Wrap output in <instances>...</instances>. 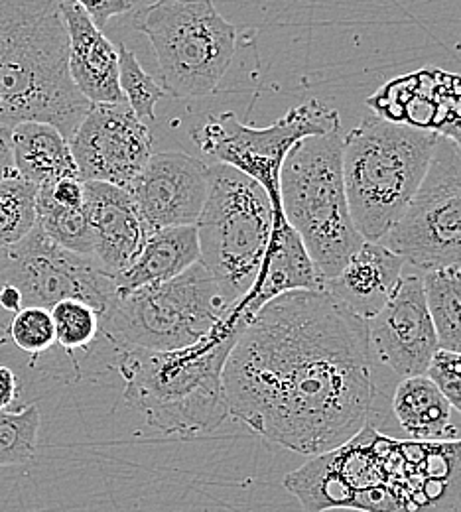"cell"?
<instances>
[{
    "label": "cell",
    "instance_id": "1",
    "mask_svg": "<svg viewBox=\"0 0 461 512\" xmlns=\"http://www.w3.org/2000/svg\"><path fill=\"white\" fill-rule=\"evenodd\" d=\"M223 388L229 416L266 442L302 455L339 448L379 396L367 321L328 290L276 296L239 333Z\"/></svg>",
    "mask_w": 461,
    "mask_h": 512
},
{
    "label": "cell",
    "instance_id": "2",
    "mask_svg": "<svg viewBox=\"0 0 461 512\" xmlns=\"http://www.w3.org/2000/svg\"><path fill=\"white\" fill-rule=\"evenodd\" d=\"M247 321L233 308L209 335L190 347L123 349L117 371L125 381V400L150 428L168 438L192 440L213 434L229 418L223 369Z\"/></svg>",
    "mask_w": 461,
    "mask_h": 512
},
{
    "label": "cell",
    "instance_id": "3",
    "mask_svg": "<svg viewBox=\"0 0 461 512\" xmlns=\"http://www.w3.org/2000/svg\"><path fill=\"white\" fill-rule=\"evenodd\" d=\"M58 4L0 0V123H48L67 140L91 107L75 87Z\"/></svg>",
    "mask_w": 461,
    "mask_h": 512
},
{
    "label": "cell",
    "instance_id": "4",
    "mask_svg": "<svg viewBox=\"0 0 461 512\" xmlns=\"http://www.w3.org/2000/svg\"><path fill=\"white\" fill-rule=\"evenodd\" d=\"M440 136L365 115L343 136L341 168L351 219L365 241H381L408 209Z\"/></svg>",
    "mask_w": 461,
    "mask_h": 512
},
{
    "label": "cell",
    "instance_id": "5",
    "mask_svg": "<svg viewBox=\"0 0 461 512\" xmlns=\"http://www.w3.org/2000/svg\"><path fill=\"white\" fill-rule=\"evenodd\" d=\"M341 127L298 140L280 170V203L286 221L324 274L333 278L361 245L343 182Z\"/></svg>",
    "mask_w": 461,
    "mask_h": 512
},
{
    "label": "cell",
    "instance_id": "6",
    "mask_svg": "<svg viewBox=\"0 0 461 512\" xmlns=\"http://www.w3.org/2000/svg\"><path fill=\"white\" fill-rule=\"evenodd\" d=\"M235 306L198 260L172 280L117 294L101 316V331L119 351H174L209 335Z\"/></svg>",
    "mask_w": 461,
    "mask_h": 512
},
{
    "label": "cell",
    "instance_id": "7",
    "mask_svg": "<svg viewBox=\"0 0 461 512\" xmlns=\"http://www.w3.org/2000/svg\"><path fill=\"white\" fill-rule=\"evenodd\" d=\"M199 213V262L239 302L257 282L272 235V203L247 174L213 162Z\"/></svg>",
    "mask_w": 461,
    "mask_h": 512
},
{
    "label": "cell",
    "instance_id": "8",
    "mask_svg": "<svg viewBox=\"0 0 461 512\" xmlns=\"http://www.w3.org/2000/svg\"><path fill=\"white\" fill-rule=\"evenodd\" d=\"M156 56L162 89L176 99L217 91L237 52V28L211 0H154L134 16Z\"/></svg>",
    "mask_w": 461,
    "mask_h": 512
},
{
    "label": "cell",
    "instance_id": "9",
    "mask_svg": "<svg viewBox=\"0 0 461 512\" xmlns=\"http://www.w3.org/2000/svg\"><path fill=\"white\" fill-rule=\"evenodd\" d=\"M117 296L115 278L93 258L54 243L38 225L18 243L0 249V325L24 308H48L75 298L105 314Z\"/></svg>",
    "mask_w": 461,
    "mask_h": 512
},
{
    "label": "cell",
    "instance_id": "10",
    "mask_svg": "<svg viewBox=\"0 0 461 512\" xmlns=\"http://www.w3.org/2000/svg\"><path fill=\"white\" fill-rule=\"evenodd\" d=\"M339 127V113L333 107L310 99L264 128L241 123L235 113L207 115L192 128V138L213 162L257 180L268 193L272 209H282L280 170L290 148L302 138L328 134Z\"/></svg>",
    "mask_w": 461,
    "mask_h": 512
},
{
    "label": "cell",
    "instance_id": "11",
    "mask_svg": "<svg viewBox=\"0 0 461 512\" xmlns=\"http://www.w3.org/2000/svg\"><path fill=\"white\" fill-rule=\"evenodd\" d=\"M418 272L461 266V152L440 136L428 174L395 227L381 239Z\"/></svg>",
    "mask_w": 461,
    "mask_h": 512
},
{
    "label": "cell",
    "instance_id": "12",
    "mask_svg": "<svg viewBox=\"0 0 461 512\" xmlns=\"http://www.w3.org/2000/svg\"><path fill=\"white\" fill-rule=\"evenodd\" d=\"M73 160L83 182H107L129 188L146 166L152 134L129 103H91L69 136Z\"/></svg>",
    "mask_w": 461,
    "mask_h": 512
},
{
    "label": "cell",
    "instance_id": "13",
    "mask_svg": "<svg viewBox=\"0 0 461 512\" xmlns=\"http://www.w3.org/2000/svg\"><path fill=\"white\" fill-rule=\"evenodd\" d=\"M367 333L377 367L389 369L398 381L426 375L440 345L426 304L422 272L404 268L389 302L367 320Z\"/></svg>",
    "mask_w": 461,
    "mask_h": 512
},
{
    "label": "cell",
    "instance_id": "14",
    "mask_svg": "<svg viewBox=\"0 0 461 512\" xmlns=\"http://www.w3.org/2000/svg\"><path fill=\"white\" fill-rule=\"evenodd\" d=\"M209 188V168L182 150L152 154L127 188L146 231L196 225Z\"/></svg>",
    "mask_w": 461,
    "mask_h": 512
},
{
    "label": "cell",
    "instance_id": "15",
    "mask_svg": "<svg viewBox=\"0 0 461 512\" xmlns=\"http://www.w3.org/2000/svg\"><path fill=\"white\" fill-rule=\"evenodd\" d=\"M85 215L93 233V260L113 278L140 251L148 231L127 188L83 182Z\"/></svg>",
    "mask_w": 461,
    "mask_h": 512
},
{
    "label": "cell",
    "instance_id": "16",
    "mask_svg": "<svg viewBox=\"0 0 461 512\" xmlns=\"http://www.w3.org/2000/svg\"><path fill=\"white\" fill-rule=\"evenodd\" d=\"M66 22L67 65L75 87L91 103H125L119 85V48L75 0H58Z\"/></svg>",
    "mask_w": 461,
    "mask_h": 512
},
{
    "label": "cell",
    "instance_id": "17",
    "mask_svg": "<svg viewBox=\"0 0 461 512\" xmlns=\"http://www.w3.org/2000/svg\"><path fill=\"white\" fill-rule=\"evenodd\" d=\"M296 290H326V278L304 247L300 235L286 221L284 211L272 209V235L261 274L237 306L255 316L266 302Z\"/></svg>",
    "mask_w": 461,
    "mask_h": 512
},
{
    "label": "cell",
    "instance_id": "18",
    "mask_svg": "<svg viewBox=\"0 0 461 512\" xmlns=\"http://www.w3.org/2000/svg\"><path fill=\"white\" fill-rule=\"evenodd\" d=\"M404 268V258L381 241H363L326 282V290L349 312L361 320H371L393 296Z\"/></svg>",
    "mask_w": 461,
    "mask_h": 512
},
{
    "label": "cell",
    "instance_id": "19",
    "mask_svg": "<svg viewBox=\"0 0 461 512\" xmlns=\"http://www.w3.org/2000/svg\"><path fill=\"white\" fill-rule=\"evenodd\" d=\"M199 260L196 225L148 231L131 264L115 276L117 294L176 278Z\"/></svg>",
    "mask_w": 461,
    "mask_h": 512
},
{
    "label": "cell",
    "instance_id": "20",
    "mask_svg": "<svg viewBox=\"0 0 461 512\" xmlns=\"http://www.w3.org/2000/svg\"><path fill=\"white\" fill-rule=\"evenodd\" d=\"M393 412L400 430L416 442L458 438L454 408L426 375L400 379L393 394Z\"/></svg>",
    "mask_w": 461,
    "mask_h": 512
},
{
    "label": "cell",
    "instance_id": "21",
    "mask_svg": "<svg viewBox=\"0 0 461 512\" xmlns=\"http://www.w3.org/2000/svg\"><path fill=\"white\" fill-rule=\"evenodd\" d=\"M12 156L16 174L34 186L79 178L69 140L48 123H20L12 127Z\"/></svg>",
    "mask_w": 461,
    "mask_h": 512
},
{
    "label": "cell",
    "instance_id": "22",
    "mask_svg": "<svg viewBox=\"0 0 461 512\" xmlns=\"http://www.w3.org/2000/svg\"><path fill=\"white\" fill-rule=\"evenodd\" d=\"M284 487L302 503L306 512L353 509L357 489L341 473L333 449L316 455L284 479Z\"/></svg>",
    "mask_w": 461,
    "mask_h": 512
},
{
    "label": "cell",
    "instance_id": "23",
    "mask_svg": "<svg viewBox=\"0 0 461 512\" xmlns=\"http://www.w3.org/2000/svg\"><path fill=\"white\" fill-rule=\"evenodd\" d=\"M428 312L440 349L461 353V272L442 268L422 274Z\"/></svg>",
    "mask_w": 461,
    "mask_h": 512
},
{
    "label": "cell",
    "instance_id": "24",
    "mask_svg": "<svg viewBox=\"0 0 461 512\" xmlns=\"http://www.w3.org/2000/svg\"><path fill=\"white\" fill-rule=\"evenodd\" d=\"M36 225L60 247L93 258V233L85 207H69L54 201L44 188L36 193Z\"/></svg>",
    "mask_w": 461,
    "mask_h": 512
},
{
    "label": "cell",
    "instance_id": "25",
    "mask_svg": "<svg viewBox=\"0 0 461 512\" xmlns=\"http://www.w3.org/2000/svg\"><path fill=\"white\" fill-rule=\"evenodd\" d=\"M38 186L12 176L0 182V249L24 239L36 227Z\"/></svg>",
    "mask_w": 461,
    "mask_h": 512
},
{
    "label": "cell",
    "instance_id": "26",
    "mask_svg": "<svg viewBox=\"0 0 461 512\" xmlns=\"http://www.w3.org/2000/svg\"><path fill=\"white\" fill-rule=\"evenodd\" d=\"M42 414L36 404L20 412H0V467L20 465L34 459Z\"/></svg>",
    "mask_w": 461,
    "mask_h": 512
},
{
    "label": "cell",
    "instance_id": "27",
    "mask_svg": "<svg viewBox=\"0 0 461 512\" xmlns=\"http://www.w3.org/2000/svg\"><path fill=\"white\" fill-rule=\"evenodd\" d=\"M119 85L134 115L142 123H154L156 103L166 95V91L142 69L134 52L125 44H119Z\"/></svg>",
    "mask_w": 461,
    "mask_h": 512
},
{
    "label": "cell",
    "instance_id": "28",
    "mask_svg": "<svg viewBox=\"0 0 461 512\" xmlns=\"http://www.w3.org/2000/svg\"><path fill=\"white\" fill-rule=\"evenodd\" d=\"M50 312L56 325V343L66 351L87 349L101 333V312L83 300L67 298Z\"/></svg>",
    "mask_w": 461,
    "mask_h": 512
},
{
    "label": "cell",
    "instance_id": "29",
    "mask_svg": "<svg viewBox=\"0 0 461 512\" xmlns=\"http://www.w3.org/2000/svg\"><path fill=\"white\" fill-rule=\"evenodd\" d=\"M6 331L14 345L30 355L44 353L56 345V325L48 308H24L8 321Z\"/></svg>",
    "mask_w": 461,
    "mask_h": 512
},
{
    "label": "cell",
    "instance_id": "30",
    "mask_svg": "<svg viewBox=\"0 0 461 512\" xmlns=\"http://www.w3.org/2000/svg\"><path fill=\"white\" fill-rule=\"evenodd\" d=\"M446 89H448V95L446 93L440 95L436 89V93L440 95L438 101L430 99V111L422 115V119L418 121L420 125L416 127L450 138L461 152V93L458 97L460 109H456V101L454 97H450V75H446Z\"/></svg>",
    "mask_w": 461,
    "mask_h": 512
},
{
    "label": "cell",
    "instance_id": "31",
    "mask_svg": "<svg viewBox=\"0 0 461 512\" xmlns=\"http://www.w3.org/2000/svg\"><path fill=\"white\" fill-rule=\"evenodd\" d=\"M426 377L461 416V353L438 349L426 369Z\"/></svg>",
    "mask_w": 461,
    "mask_h": 512
},
{
    "label": "cell",
    "instance_id": "32",
    "mask_svg": "<svg viewBox=\"0 0 461 512\" xmlns=\"http://www.w3.org/2000/svg\"><path fill=\"white\" fill-rule=\"evenodd\" d=\"M75 2L85 8V12L101 30L113 16L125 14L132 8L131 0H75Z\"/></svg>",
    "mask_w": 461,
    "mask_h": 512
},
{
    "label": "cell",
    "instance_id": "33",
    "mask_svg": "<svg viewBox=\"0 0 461 512\" xmlns=\"http://www.w3.org/2000/svg\"><path fill=\"white\" fill-rule=\"evenodd\" d=\"M18 176L12 156V127L0 123V182Z\"/></svg>",
    "mask_w": 461,
    "mask_h": 512
},
{
    "label": "cell",
    "instance_id": "34",
    "mask_svg": "<svg viewBox=\"0 0 461 512\" xmlns=\"http://www.w3.org/2000/svg\"><path fill=\"white\" fill-rule=\"evenodd\" d=\"M18 398V377L12 369L0 367V412L8 410Z\"/></svg>",
    "mask_w": 461,
    "mask_h": 512
},
{
    "label": "cell",
    "instance_id": "35",
    "mask_svg": "<svg viewBox=\"0 0 461 512\" xmlns=\"http://www.w3.org/2000/svg\"><path fill=\"white\" fill-rule=\"evenodd\" d=\"M460 272H461V266H460Z\"/></svg>",
    "mask_w": 461,
    "mask_h": 512
}]
</instances>
